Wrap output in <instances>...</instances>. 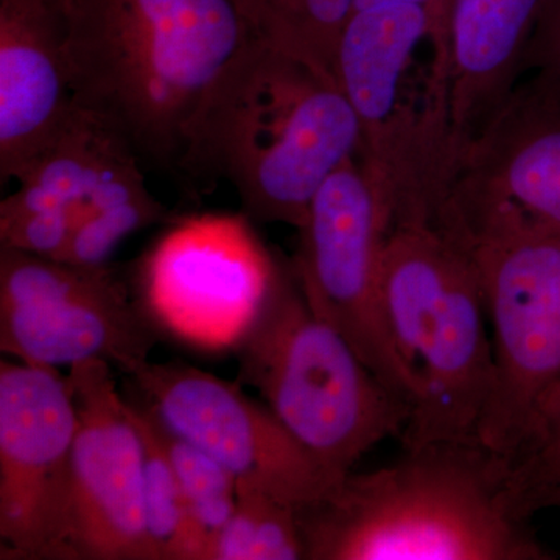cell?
Here are the masks:
<instances>
[{
	"label": "cell",
	"mask_w": 560,
	"mask_h": 560,
	"mask_svg": "<svg viewBox=\"0 0 560 560\" xmlns=\"http://www.w3.org/2000/svg\"><path fill=\"white\" fill-rule=\"evenodd\" d=\"M73 103L187 183L201 121L256 38L235 0H58Z\"/></svg>",
	"instance_id": "cell-1"
},
{
	"label": "cell",
	"mask_w": 560,
	"mask_h": 560,
	"mask_svg": "<svg viewBox=\"0 0 560 560\" xmlns=\"http://www.w3.org/2000/svg\"><path fill=\"white\" fill-rule=\"evenodd\" d=\"M514 464L480 441L405 448L298 510L307 560H550Z\"/></svg>",
	"instance_id": "cell-2"
},
{
	"label": "cell",
	"mask_w": 560,
	"mask_h": 560,
	"mask_svg": "<svg viewBox=\"0 0 560 560\" xmlns=\"http://www.w3.org/2000/svg\"><path fill=\"white\" fill-rule=\"evenodd\" d=\"M360 149L337 77L256 36L206 110L187 184L226 179L250 219L300 231L320 186Z\"/></svg>",
	"instance_id": "cell-3"
},
{
	"label": "cell",
	"mask_w": 560,
	"mask_h": 560,
	"mask_svg": "<svg viewBox=\"0 0 560 560\" xmlns=\"http://www.w3.org/2000/svg\"><path fill=\"white\" fill-rule=\"evenodd\" d=\"M382 307L394 348L418 382L404 448L478 441L493 346L470 254L433 224H396L383 256Z\"/></svg>",
	"instance_id": "cell-4"
},
{
	"label": "cell",
	"mask_w": 560,
	"mask_h": 560,
	"mask_svg": "<svg viewBox=\"0 0 560 560\" xmlns=\"http://www.w3.org/2000/svg\"><path fill=\"white\" fill-rule=\"evenodd\" d=\"M234 352L237 381L335 482L375 445L400 438L410 419L411 405L312 311L293 268L278 259L264 307Z\"/></svg>",
	"instance_id": "cell-5"
},
{
	"label": "cell",
	"mask_w": 560,
	"mask_h": 560,
	"mask_svg": "<svg viewBox=\"0 0 560 560\" xmlns=\"http://www.w3.org/2000/svg\"><path fill=\"white\" fill-rule=\"evenodd\" d=\"M441 231L470 254L492 329L478 441L514 463L537 405L560 378V234L499 212L453 217Z\"/></svg>",
	"instance_id": "cell-6"
},
{
	"label": "cell",
	"mask_w": 560,
	"mask_h": 560,
	"mask_svg": "<svg viewBox=\"0 0 560 560\" xmlns=\"http://www.w3.org/2000/svg\"><path fill=\"white\" fill-rule=\"evenodd\" d=\"M393 224L377 184L359 158L350 160L313 198L291 268L312 311L412 408L418 382L394 348L382 307L383 256Z\"/></svg>",
	"instance_id": "cell-7"
},
{
	"label": "cell",
	"mask_w": 560,
	"mask_h": 560,
	"mask_svg": "<svg viewBox=\"0 0 560 560\" xmlns=\"http://www.w3.org/2000/svg\"><path fill=\"white\" fill-rule=\"evenodd\" d=\"M156 342L147 313L108 267L0 248V349L35 366L103 360L130 374Z\"/></svg>",
	"instance_id": "cell-8"
},
{
	"label": "cell",
	"mask_w": 560,
	"mask_h": 560,
	"mask_svg": "<svg viewBox=\"0 0 560 560\" xmlns=\"http://www.w3.org/2000/svg\"><path fill=\"white\" fill-rule=\"evenodd\" d=\"M147 410L165 429L209 453L237 480V488L264 490L308 506L335 481L261 400L186 363L147 360L130 372Z\"/></svg>",
	"instance_id": "cell-9"
},
{
	"label": "cell",
	"mask_w": 560,
	"mask_h": 560,
	"mask_svg": "<svg viewBox=\"0 0 560 560\" xmlns=\"http://www.w3.org/2000/svg\"><path fill=\"white\" fill-rule=\"evenodd\" d=\"M75 431L68 377L0 361L2 559L65 560Z\"/></svg>",
	"instance_id": "cell-10"
},
{
	"label": "cell",
	"mask_w": 560,
	"mask_h": 560,
	"mask_svg": "<svg viewBox=\"0 0 560 560\" xmlns=\"http://www.w3.org/2000/svg\"><path fill=\"white\" fill-rule=\"evenodd\" d=\"M275 268L242 221L191 220L147 257L140 307L176 340L209 352L235 350L264 307Z\"/></svg>",
	"instance_id": "cell-11"
},
{
	"label": "cell",
	"mask_w": 560,
	"mask_h": 560,
	"mask_svg": "<svg viewBox=\"0 0 560 560\" xmlns=\"http://www.w3.org/2000/svg\"><path fill=\"white\" fill-rule=\"evenodd\" d=\"M110 368H69L77 431L65 560H158L143 512L142 441Z\"/></svg>",
	"instance_id": "cell-12"
},
{
	"label": "cell",
	"mask_w": 560,
	"mask_h": 560,
	"mask_svg": "<svg viewBox=\"0 0 560 560\" xmlns=\"http://www.w3.org/2000/svg\"><path fill=\"white\" fill-rule=\"evenodd\" d=\"M143 168L116 128L73 103L18 189L0 202V246L60 260L91 220L154 198Z\"/></svg>",
	"instance_id": "cell-13"
},
{
	"label": "cell",
	"mask_w": 560,
	"mask_h": 560,
	"mask_svg": "<svg viewBox=\"0 0 560 560\" xmlns=\"http://www.w3.org/2000/svg\"><path fill=\"white\" fill-rule=\"evenodd\" d=\"M515 88L471 145L441 210L501 212L560 234V113Z\"/></svg>",
	"instance_id": "cell-14"
},
{
	"label": "cell",
	"mask_w": 560,
	"mask_h": 560,
	"mask_svg": "<svg viewBox=\"0 0 560 560\" xmlns=\"http://www.w3.org/2000/svg\"><path fill=\"white\" fill-rule=\"evenodd\" d=\"M73 106L58 0H3L0 180L20 179Z\"/></svg>",
	"instance_id": "cell-15"
},
{
	"label": "cell",
	"mask_w": 560,
	"mask_h": 560,
	"mask_svg": "<svg viewBox=\"0 0 560 560\" xmlns=\"http://www.w3.org/2000/svg\"><path fill=\"white\" fill-rule=\"evenodd\" d=\"M544 0H452L448 80L459 167L515 90Z\"/></svg>",
	"instance_id": "cell-16"
},
{
	"label": "cell",
	"mask_w": 560,
	"mask_h": 560,
	"mask_svg": "<svg viewBox=\"0 0 560 560\" xmlns=\"http://www.w3.org/2000/svg\"><path fill=\"white\" fill-rule=\"evenodd\" d=\"M142 441V492L147 529L158 560H205L175 467L145 407L130 404Z\"/></svg>",
	"instance_id": "cell-17"
},
{
	"label": "cell",
	"mask_w": 560,
	"mask_h": 560,
	"mask_svg": "<svg viewBox=\"0 0 560 560\" xmlns=\"http://www.w3.org/2000/svg\"><path fill=\"white\" fill-rule=\"evenodd\" d=\"M305 559L298 508L264 490L237 488V504L209 560Z\"/></svg>",
	"instance_id": "cell-18"
},
{
	"label": "cell",
	"mask_w": 560,
	"mask_h": 560,
	"mask_svg": "<svg viewBox=\"0 0 560 560\" xmlns=\"http://www.w3.org/2000/svg\"><path fill=\"white\" fill-rule=\"evenodd\" d=\"M150 416L178 475L191 528L205 548V560H209L217 537L230 522L237 504V480L209 453L165 429L151 412Z\"/></svg>",
	"instance_id": "cell-19"
},
{
	"label": "cell",
	"mask_w": 560,
	"mask_h": 560,
	"mask_svg": "<svg viewBox=\"0 0 560 560\" xmlns=\"http://www.w3.org/2000/svg\"><path fill=\"white\" fill-rule=\"evenodd\" d=\"M514 471L518 488L534 510V497L560 481V378L537 405L525 444L514 460Z\"/></svg>",
	"instance_id": "cell-20"
},
{
	"label": "cell",
	"mask_w": 560,
	"mask_h": 560,
	"mask_svg": "<svg viewBox=\"0 0 560 560\" xmlns=\"http://www.w3.org/2000/svg\"><path fill=\"white\" fill-rule=\"evenodd\" d=\"M547 18L548 24L539 25L540 36L536 44L539 47H548L544 54L550 55L560 68V0H544L539 21Z\"/></svg>",
	"instance_id": "cell-21"
},
{
	"label": "cell",
	"mask_w": 560,
	"mask_h": 560,
	"mask_svg": "<svg viewBox=\"0 0 560 560\" xmlns=\"http://www.w3.org/2000/svg\"><path fill=\"white\" fill-rule=\"evenodd\" d=\"M534 506H536L537 511L541 510V508H560V481L541 489L534 497Z\"/></svg>",
	"instance_id": "cell-22"
},
{
	"label": "cell",
	"mask_w": 560,
	"mask_h": 560,
	"mask_svg": "<svg viewBox=\"0 0 560 560\" xmlns=\"http://www.w3.org/2000/svg\"><path fill=\"white\" fill-rule=\"evenodd\" d=\"M374 2V0H352V5H359V3ZM422 2L441 3V5H451L452 0H422ZM350 5V7H352Z\"/></svg>",
	"instance_id": "cell-23"
}]
</instances>
